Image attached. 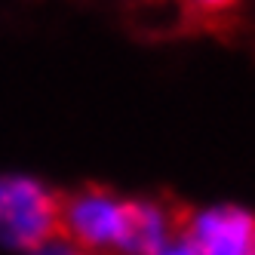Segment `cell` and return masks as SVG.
Listing matches in <instances>:
<instances>
[{"instance_id":"3957f363","label":"cell","mask_w":255,"mask_h":255,"mask_svg":"<svg viewBox=\"0 0 255 255\" xmlns=\"http://www.w3.org/2000/svg\"><path fill=\"white\" fill-rule=\"evenodd\" d=\"M181 237H188L203 255H252L255 212L237 203L200 206L188 215Z\"/></svg>"},{"instance_id":"ba28073f","label":"cell","mask_w":255,"mask_h":255,"mask_svg":"<svg viewBox=\"0 0 255 255\" xmlns=\"http://www.w3.org/2000/svg\"><path fill=\"white\" fill-rule=\"evenodd\" d=\"M252 255H255V249H252Z\"/></svg>"},{"instance_id":"8992f818","label":"cell","mask_w":255,"mask_h":255,"mask_svg":"<svg viewBox=\"0 0 255 255\" xmlns=\"http://www.w3.org/2000/svg\"><path fill=\"white\" fill-rule=\"evenodd\" d=\"M157 255H203V252H200L191 240H188V237H181V231L172 237V240L166 243V246H163Z\"/></svg>"},{"instance_id":"277c9868","label":"cell","mask_w":255,"mask_h":255,"mask_svg":"<svg viewBox=\"0 0 255 255\" xmlns=\"http://www.w3.org/2000/svg\"><path fill=\"white\" fill-rule=\"evenodd\" d=\"M175 234H178V222L160 200L132 197L129 237H126L123 255H157Z\"/></svg>"},{"instance_id":"6da1fadb","label":"cell","mask_w":255,"mask_h":255,"mask_svg":"<svg viewBox=\"0 0 255 255\" xmlns=\"http://www.w3.org/2000/svg\"><path fill=\"white\" fill-rule=\"evenodd\" d=\"M132 197L114 194L108 188H83L74 191L59 212V231L80 246V252H114L123 255L129 237Z\"/></svg>"},{"instance_id":"7a4b0ae2","label":"cell","mask_w":255,"mask_h":255,"mask_svg":"<svg viewBox=\"0 0 255 255\" xmlns=\"http://www.w3.org/2000/svg\"><path fill=\"white\" fill-rule=\"evenodd\" d=\"M62 203L40 178L25 172L0 175V246L28 252L59 231Z\"/></svg>"},{"instance_id":"5b68a950","label":"cell","mask_w":255,"mask_h":255,"mask_svg":"<svg viewBox=\"0 0 255 255\" xmlns=\"http://www.w3.org/2000/svg\"><path fill=\"white\" fill-rule=\"evenodd\" d=\"M25 255H80V246H77L74 240H68L62 231H56L52 237L40 240L37 246H31Z\"/></svg>"},{"instance_id":"52a82bcc","label":"cell","mask_w":255,"mask_h":255,"mask_svg":"<svg viewBox=\"0 0 255 255\" xmlns=\"http://www.w3.org/2000/svg\"><path fill=\"white\" fill-rule=\"evenodd\" d=\"M188 3L194 9H200V12H225L234 0H188Z\"/></svg>"}]
</instances>
